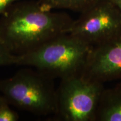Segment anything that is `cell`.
I'll return each mask as SVG.
<instances>
[{"label":"cell","mask_w":121,"mask_h":121,"mask_svg":"<svg viewBox=\"0 0 121 121\" xmlns=\"http://www.w3.org/2000/svg\"><path fill=\"white\" fill-rule=\"evenodd\" d=\"M6 102V100L4 96H3V95L1 94V93H0V105H1V104Z\"/></svg>","instance_id":"13"},{"label":"cell","mask_w":121,"mask_h":121,"mask_svg":"<svg viewBox=\"0 0 121 121\" xmlns=\"http://www.w3.org/2000/svg\"><path fill=\"white\" fill-rule=\"evenodd\" d=\"M19 60L20 56L13 54L0 39V67L17 66Z\"/></svg>","instance_id":"9"},{"label":"cell","mask_w":121,"mask_h":121,"mask_svg":"<svg viewBox=\"0 0 121 121\" xmlns=\"http://www.w3.org/2000/svg\"><path fill=\"white\" fill-rule=\"evenodd\" d=\"M104 84L81 75L60 80L56 89V118L63 121H95Z\"/></svg>","instance_id":"4"},{"label":"cell","mask_w":121,"mask_h":121,"mask_svg":"<svg viewBox=\"0 0 121 121\" xmlns=\"http://www.w3.org/2000/svg\"><path fill=\"white\" fill-rule=\"evenodd\" d=\"M116 86H118V87H121V81H120V82H119Z\"/></svg>","instance_id":"14"},{"label":"cell","mask_w":121,"mask_h":121,"mask_svg":"<svg viewBox=\"0 0 121 121\" xmlns=\"http://www.w3.org/2000/svg\"><path fill=\"white\" fill-rule=\"evenodd\" d=\"M95 121H121V87L104 89L100 99Z\"/></svg>","instance_id":"7"},{"label":"cell","mask_w":121,"mask_h":121,"mask_svg":"<svg viewBox=\"0 0 121 121\" xmlns=\"http://www.w3.org/2000/svg\"><path fill=\"white\" fill-rule=\"evenodd\" d=\"M19 114L10 107L7 102L0 105V121H17Z\"/></svg>","instance_id":"10"},{"label":"cell","mask_w":121,"mask_h":121,"mask_svg":"<svg viewBox=\"0 0 121 121\" xmlns=\"http://www.w3.org/2000/svg\"><path fill=\"white\" fill-rule=\"evenodd\" d=\"M20 0H0V16L9 9L12 4Z\"/></svg>","instance_id":"11"},{"label":"cell","mask_w":121,"mask_h":121,"mask_svg":"<svg viewBox=\"0 0 121 121\" xmlns=\"http://www.w3.org/2000/svg\"><path fill=\"white\" fill-rule=\"evenodd\" d=\"M74 20L70 33L95 46L121 34V11L109 0H96Z\"/></svg>","instance_id":"5"},{"label":"cell","mask_w":121,"mask_h":121,"mask_svg":"<svg viewBox=\"0 0 121 121\" xmlns=\"http://www.w3.org/2000/svg\"><path fill=\"white\" fill-rule=\"evenodd\" d=\"M92 47L70 33L20 56L17 66L31 67L55 79L81 75Z\"/></svg>","instance_id":"2"},{"label":"cell","mask_w":121,"mask_h":121,"mask_svg":"<svg viewBox=\"0 0 121 121\" xmlns=\"http://www.w3.org/2000/svg\"><path fill=\"white\" fill-rule=\"evenodd\" d=\"M114 3L121 11V0H109Z\"/></svg>","instance_id":"12"},{"label":"cell","mask_w":121,"mask_h":121,"mask_svg":"<svg viewBox=\"0 0 121 121\" xmlns=\"http://www.w3.org/2000/svg\"><path fill=\"white\" fill-rule=\"evenodd\" d=\"M96 0H39L51 9H67L75 12L82 13L90 7Z\"/></svg>","instance_id":"8"},{"label":"cell","mask_w":121,"mask_h":121,"mask_svg":"<svg viewBox=\"0 0 121 121\" xmlns=\"http://www.w3.org/2000/svg\"><path fill=\"white\" fill-rule=\"evenodd\" d=\"M74 20L52 11L38 1H19L0 16V39L13 54L22 55L61 34L69 33Z\"/></svg>","instance_id":"1"},{"label":"cell","mask_w":121,"mask_h":121,"mask_svg":"<svg viewBox=\"0 0 121 121\" xmlns=\"http://www.w3.org/2000/svg\"><path fill=\"white\" fill-rule=\"evenodd\" d=\"M53 78L36 69H20L0 81V93L16 108L39 116L54 114L56 89Z\"/></svg>","instance_id":"3"},{"label":"cell","mask_w":121,"mask_h":121,"mask_svg":"<svg viewBox=\"0 0 121 121\" xmlns=\"http://www.w3.org/2000/svg\"><path fill=\"white\" fill-rule=\"evenodd\" d=\"M81 75L86 79L103 84L121 81V34L92 47Z\"/></svg>","instance_id":"6"}]
</instances>
